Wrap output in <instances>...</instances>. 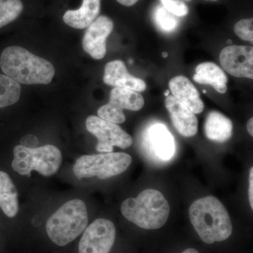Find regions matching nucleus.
I'll use <instances>...</instances> for the list:
<instances>
[{
	"instance_id": "nucleus-1",
	"label": "nucleus",
	"mask_w": 253,
	"mask_h": 253,
	"mask_svg": "<svg viewBox=\"0 0 253 253\" xmlns=\"http://www.w3.org/2000/svg\"><path fill=\"white\" fill-rule=\"evenodd\" d=\"M0 67L5 76L19 84H48L55 75L54 66L49 61L18 46L3 50Z\"/></svg>"
},
{
	"instance_id": "nucleus-2",
	"label": "nucleus",
	"mask_w": 253,
	"mask_h": 253,
	"mask_svg": "<svg viewBox=\"0 0 253 253\" xmlns=\"http://www.w3.org/2000/svg\"><path fill=\"white\" fill-rule=\"evenodd\" d=\"M189 213L195 231L206 244L221 242L232 234L233 225L229 213L214 196L196 200L190 206Z\"/></svg>"
},
{
	"instance_id": "nucleus-3",
	"label": "nucleus",
	"mask_w": 253,
	"mask_h": 253,
	"mask_svg": "<svg viewBox=\"0 0 253 253\" xmlns=\"http://www.w3.org/2000/svg\"><path fill=\"white\" fill-rule=\"evenodd\" d=\"M123 215L141 229H158L167 222L170 207L161 191L146 189L136 198H129L121 205Z\"/></svg>"
},
{
	"instance_id": "nucleus-4",
	"label": "nucleus",
	"mask_w": 253,
	"mask_h": 253,
	"mask_svg": "<svg viewBox=\"0 0 253 253\" xmlns=\"http://www.w3.org/2000/svg\"><path fill=\"white\" fill-rule=\"evenodd\" d=\"M87 224L85 204L81 200L74 199L63 204L49 218L46 234L54 244L63 247L77 239Z\"/></svg>"
},
{
	"instance_id": "nucleus-5",
	"label": "nucleus",
	"mask_w": 253,
	"mask_h": 253,
	"mask_svg": "<svg viewBox=\"0 0 253 253\" xmlns=\"http://www.w3.org/2000/svg\"><path fill=\"white\" fill-rule=\"evenodd\" d=\"M14 156L11 167L23 176H31L33 170L44 176L53 175L59 170L62 162L61 151L53 145L35 149L17 145L14 149Z\"/></svg>"
},
{
	"instance_id": "nucleus-6",
	"label": "nucleus",
	"mask_w": 253,
	"mask_h": 253,
	"mask_svg": "<svg viewBox=\"0 0 253 253\" xmlns=\"http://www.w3.org/2000/svg\"><path fill=\"white\" fill-rule=\"evenodd\" d=\"M131 162L132 158L125 153L85 155L78 158L73 172L79 179L97 176L104 180L122 174Z\"/></svg>"
},
{
	"instance_id": "nucleus-7",
	"label": "nucleus",
	"mask_w": 253,
	"mask_h": 253,
	"mask_svg": "<svg viewBox=\"0 0 253 253\" xmlns=\"http://www.w3.org/2000/svg\"><path fill=\"white\" fill-rule=\"evenodd\" d=\"M86 127L97 138L96 149L99 152L111 153L114 146L126 149L132 145V138L121 126L101 119L99 116H90L86 118Z\"/></svg>"
},
{
	"instance_id": "nucleus-8",
	"label": "nucleus",
	"mask_w": 253,
	"mask_h": 253,
	"mask_svg": "<svg viewBox=\"0 0 253 253\" xmlns=\"http://www.w3.org/2000/svg\"><path fill=\"white\" fill-rule=\"evenodd\" d=\"M144 106V99L138 91L115 87L110 93L108 104L98 109V116L101 119L115 124H122L126 122V115L123 110L138 111Z\"/></svg>"
},
{
	"instance_id": "nucleus-9",
	"label": "nucleus",
	"mask_w": 253,
	"mask_h": 253,
	"mask_svg": "<svg viewBox=\"0 0 253 253\" xmlns=\"http://www.w3.org/2000/svg\"><path fill=\"white\" fill-rule=\"evenodd\" d=\"M116 235V227L112 221L96 219L83 231L78 246L79 253H109Z\"/></svg>"
},
{
	"instance_id": "nucleus-10",
	"label": "nucleus",
	"mask_w": 253,
	"mask_h": 253,
	"mask_svg": "<svg viewBox=\"0 0 253 253\" xmlns=\"http://www.w3.org/2000/svg\"><path fill=\"white\" fill-rule=\"evenodd\" d=\"M219 62L224 71L234 77L253 78V46H226L221 51Z\"/></svg>"
},
{
	"instance_id": "nucleus-11",
	"label": "nucleus",
	"mask_w": 253,
	"mask_h": 253,
	"mask_svg": "<svg viewBox=\"0 0 253 253\" xmlns=\"http://www.w3.org/2000/svg\"><path fill=\"white\" fill-rule=\"evenodd\" d=\"M114 24L111 18L99 16L87 27L83 40L84 51L93 59H103L106 54V39L112 33Z\"/></svg>"
},
{
	"instance_id": "nucleus-12",
	"label": "nucleus",
	"mask_w": 253,
	"mask_h": 253,
	"mask_svg": "<svg viewBox=\"0 0 253 253\" xmlns=\"http://www.w3.org/2000/svg\"><path fill=\"white\" fill-rule=\"evenodd\" d=\"M148 149L153 159L160 162L170 161L175 153L174 137L166 126L156 123L149 128L146 136Z\"/></svg>"
},
{
	"instance_id": "nucleus-13",
	"label": "nucleus",
	"mask_w": 253,
	"mask_h": 253,
	"mask_svg": "<svg viewBox=\"0 0 253 253\" xmlns=\"http://www.w3.org/2000/svg\"><path fill=\"white\" fill-rule=\"evenodd\" d=\"M166 107L174 127L181 136L192 137L197 134L199 121L194 113L173 96L166 99Z\"/></svg>"
},
{
	"instance_id": "nucleus-14",
	"label": "nucleus",
	"mask_w": 253,
	"mask_h": 253,
	"mask_svg": "<svg viewBox=\"0 0 253 253\" xmlns=\"http://www.w3.org/2000/svg\"><path fill=\"white\" fill-rule=\"evenodd\" d=\"M104 82L107 85L125 88L142 92L146 89V83L140 78L134 77L128 72L121 60L111 61L104 68Z\"/></svg>"
},
{
	"instance_id": "nucleus-15",
	"label": "nucleus",
	"mask_w": 253,
	"mask_h": 253,
	"mask_svg": "<svg viewBox=\"0 0 253 253\" xmlns=\"http://www.w3.org/2000/svg\"><path fill=\"white\" fill-rule=\"evenodd\" d=\"M169 87L174 98L180 101L194 114L204 111V101L200 97L199 91L185 76H179L172 78Z\"/></svg>"
},
{
	"instance_id": "nucleus-16",
	"label": "nucleus",
	"mask_w": 253,
	"mask_h": 253,
	"mask_svg": "<svg viewBox=\"0 0 253 253\" xmlns=\"http://www.w3.org/2000/svg\"><path fill=\"white\" fill-rule=\"evenodd\" d=\"M101 0H83L77 10H68L63 15V21L76 29L87 28L96 19L100 12Z\"/></svg>"
},
{
	"instance_id": "nucleus-17",
	"label": "nucleus",
	"mask_w": 253,
	"mask_h": 253,
	"mask_svg": "<svg viewBox=\"0 0 253 253\" xmlns=\"http://www.w3.org/2000/svg\"><path fill=\"white\" fill-rule=\"evenodd\" d=\"M204 131L209 140L217 143L226 142L233 135V123L222 113L211 111L206 118Z\"/></svg>"
},
{
	"instance_id": "nucleus-18",
	"label": "nucleus",
	"mask_w": 253,
	"mask_h": 253,
	"mask_svg": "<svg viewBox=\"0 0 253 253\" xmlns=\"http://www.w3.org/2000/svg\"><path fill=\"white\" fill-rule=\"evenodd\" d=\"M193 79L199 84L212 86L220 94L227 91V76L215 63L205 62L199 64Z\"/></svg>"
},
{
	"instance_id": "nucleus-19",
	"label": "nucleus",
	"mask_w": 253,
	"mask_h": 253,
	"mask_svg": "<svg viewBox=\"0 0 253 253\" xmlns=\"http://www.w3.org/2000/svg\"><path fill=\"white\" fill-rule=\"evenodd\" d=\"M0 208L10 218L18 212L17 190L9 174L2 171H0Z\"/></svg>"
},
{
	"instance_id": "nucleus-20",
	"label": "nucleus",
	"mask_w": 253,
	"mask_h": 253,
	"mask_svg": "<svg viewBox=\"0 0 253 253\" xmlns=\"http://www.w3.org/2000/svg\"><path fill=\"white\" fill-rule=\"evenodd\" d=\"M21 93V86L5 75L0 74V109L17 103Z\"/></svg>"
},
{
	"instance_id": "nucleus-21",
	"label": "nucleus",
	"mask_w": 253,
	"mask_h": 253,
	"mask_svg": "<svg viewBox=\"0 0 253 253\" xmlns=\"http://www.w3.org/2000/svg\"><path fill=\"white\" fill-rule=\"evenodd\" d=\"M23 10L21 0H0V28L15 21Z\"/></svg>"
},
{
	"instance_id": "nucleus-22",
	"label": "nucleus",
	"mask_w": 253,
	"mask_h": 253,
	"mask_svg": "<svg viewBox=\"0 0 253 253\" xmlns=\"http://www.w3.org/2000/svg\"><path fill=\"white\" fill-rule=\"evenodd\" d=\"M154 21L156 26L164 32L173 31L178 26L176 16L171 14L163 6L156 8L154 12Z\"/></svg>"
},
{
	"instance_id": "nucleus-23",
	"label": "nucleus",
	"mask_w": 253,
	"mask_h": 253,
	"mask_svg": "<svg viewBox=\"0 0 253 253\" xmlns=\"http://www.w3.org/2000/svg\"><path fill=\"white\" fill-rule=\"evenodd\" d=\"M253 18L243 19L238 21L234 26V32L236 36L244 41L253 42Z\"/></svg>"
},
{
	"instance_id": "nucleus-24",
	"label": "nucleus",
	"mask_w": 253,
	"mask_h": 253,
	"mask_svg": "<svg viewBox=\"0 0 253 253\" xmlns=\"http://www.w3.org/2000/svg\"><path fill=\"white\" fill-rule=\"evenodd\" d=\"M163 7L176 16H185L189 13V8L181 0H161Z\"/></svg>"
},
{
	"instance_id": "nucleus-25",
	"label": "nucleus",
	"mask_w": 253,
	"mask_h": 253,
	"mask_svg": "<svg viewBox=\"0 0 253 253\" xmlns=\"http://www.w3.org/2000/svg\"><path fill=\"white\" fill-rule=\"evenodd\" d=\"M253 168H251L250 169L249 174V201L251 207L253 209Z\"/></svg>"
},
{
	"instance_id": "nucleus-26",
	"label": "nucleus",
	"mask_w": 253,
	"mask_h": 253,
	"mask_svg": "<svg viewBox=\"0 0 253 253\" xmlns=\"http://www.w3.org/2000/svg\"><path fill=\"white\" fill-rule=\"evenodd\" d=\"M120 4L124 5L126 6H131L138 2L139 0H117Z\"/></svg>"
},
{
	"instance_id": "nucleus-27",
	"label": "nucleus",
	"mask_w": 253,
	"mask_h": 253,
	"mask_svg": "<svg viewBox=\"0 0 253 253\" xmlns=\"http://www.w3.org/2000/svg\"><path fill=\"white\" fill-rule=\"evenodd\" d=\"M247 129L248 131L251 136H253V118H250L247 123Z\"/></svg>"
},
{
	"instance_id": "nucleus-28",
	"label": "nucleus",
	"mask_w": 253,
	"mask_h": 253,
	"mask_svg": "<svg viewBox=\"0 0 253 253\" xmlns=\"http://www.w3.org/2000/svg\"><path fill=\"white\" fill-rule=\"evenodd\" d=\"M182 253H199L194 249H188L185 250Z\"/></svg>"
},
{
	"instance_id": "nucleus-29",
	"label": "nucleus",
	"mask_w": 253,
	"mask_h": 253,
	"mask_svg": "<svg viewBox=\"0 0 253 253\" xmlns=\"http://www.w3.org/2000/svg\"><path fill=\"white\" fill-rule=\"evenodd\" d=\"M162 55H163V57H164V58L168 57V53H166V52H163Z\"/></svg>"
},
{
	"instance_id": "nucleus-30",
	"label": "nucleus",
	"mask_w": 253,
	"mask_h": 253,
	"mask_svg": "<svg viewBox=\"0 0 253 253\" xmlns=\"http://www.w3.org/2000/svg\"><path fill=\"white\" fill-rule=\"evenodd\" d=\"M169 91L168 90L167 91H166V92H165V96H169Z\"/></svg>"
},
{
	"instance_id": "nucleus-31",
	"label": "nucleus",
	"mask_w": 253,
	"mask_h": 253,
	"mask_svg": "<svg viewBox=\"0 0 253 253\" xmlns=\"http://www.w3.org/2000/svg\"><path fill=\"white\" fill-rule=\"evenodd\" d=\"M227 43H230V44H231V43H232V42H231L230 40H229V41H227Z\"/></svg>"
},
{
	"instance_id": "nucleus-32",
	"label": "nucleus",
	"mask_w": 253,
	"mask_h": 253,
	"mask_svg": "<svg viewBox=\"0 0 253 253\" xmlns=\"http://www.w3.org/2000/svg\"><path fill=\"white\" fill-rule=\"evenodd\" d=\"M203 92L206 93V90H204V91H203Z\"/></svg>"
},
{
	"instance_id": "nucleus-33",
	"label": "nucleus",
	"mask_w": 253,
	"mask_h": 253,
	"mask_svg": "<svg viewBox=\"0 0 253 253\" xmlns=\"http://www.w3.org/2000/svg\"><path fill=\"white\" fill-rule=\"evenodd\" d=\"M212 1H217V0H212Z\"/></svg>"
},
{
	"instance_id": "nucleus-34",
	"label": "nucleus",
	"mask_w": 253,
	"mask_h": 253,
	"mask_svg": "<svg viewBox=\"0 0 253 253\" xmlns=\"http://www.w3.org/2000/svg\"><path fill=\"white\" fill-rule=\"evenodd\" d=\"M186 1H190V0H186Z\"/></svg>"
}]
</instances>
